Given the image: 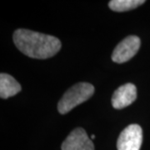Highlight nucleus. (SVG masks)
<instances>
[{
	"label": "nucleus",
	"instance_id": "1",
	"mask_svg": "<svg viewBox=\"0 0 150 150\" xmlns=\"http://www.w3.org/2000/svg\"><path fill=\"white\" fill-rule=\"evenodd\" d=\"M13 42L23 54L32 59L51 58L61 48V42L56 37L23 28L14 32Z\"/></svg>",
	"mask_w": 150,
	"mask_h": 150
},
{
	"label": "nucleus",
	"instance_id": "2",
	"mask_svg": "<svg viewBox=\"0 0 150 150\" xmlns=\"http://www.w3.org/2000/svg\"><path fill=\"white\" fill-rule=\"evenodd\" d=\"M94 93V87L88 83H79L71 87L63 95L58 104L61 114L70 112L74 108L89 99Z\"/></svg>",
	"mask_w": 150,
	"mask_h": 150
},
{
	"label": "nucleus",
	"instance_id": "3",
	"mask_svg": "<svg viewBox=\"0 0 150 150\" xmlns=\"http://www.w3.org/2000/svg\"><path fill=\"white\" fill-rule=\"evenodd\" d=\"M143 143V130L138 124L123 129L117 141L118 150H139Z\"/></svg>",
	"mask_w": 150,
	"mask_h": 150
},
{
	"label": "nucleus",
	"instance_id": "4",
	"mask_svg": "<svg viewBox=\"0 0 150 150\" xmlns=\"http://www.w3.org/2000/svg\"><path fill=\"white\" fill-rule=\"evenodd\" d=\"M140 43V38L137 36L126 37L115 47L112 54V60L117 64L129 61L138 53Z\"/></svg>",
	"mask_w": 150,
	"mask_h": 150
},
{
	"label": "nucleus",
	"instance_id": "5",
	"mask_svg": "<svg viewBox=\"0 0 150 150\" xmlns=\"http://www.w3.org/2000/svg\"><path fill=\"white\" fill-rule=\"evenodd\" d=\"M62 150H94V146L85 130L78 128L73 130L64 141Z\"/></svg>",
	"mask_w": 150,
	"mask_h": 150
},
{
	"label": "nucleus",
	"instance_id": "6",
	"mask_svg": "<svg viewBox=\"0 0 150 150\" xmlns=\"http://www.w3.org/2000/svg\"><path fill=\"white\" fill-rule=\"evenodd\" d=\"M137 98V88L133 83L120 86L113 93L112 105L116 109H122L129 106Z\"/></svg>",
	"mask_w": 150,
	"mask_h": 150
},
{
	"label": "nucleus",
	"instance_id": "7",
	"mask_svg": "<svg viewBox=\"0 0 150 150\" xmlns=\"http://www.w3.org/2000/svg\"><path fill=\"white\" fill-rule=\"evenodd\" d=\"M20 91L21 86L13 77L4 73L0 74V97L2 98L14 96Z\"/></svg>",
	"mask_w": 150,
	"mask_h": 150
},
{
	"label": "nucleus",
	"instance_id": "8",
	"mask_svg": "<svg viewBox=\"0 0 150 150\" xmlns=\"http://www.w3.org/2000/svg\"><path fill=\"white\" fill-rule=\"evenodd\" d=\"M144 3V0H112L108 3V7L114 12H125L134 9Z\"/></svg>",
	"mask_w": 150,
	"mask_h": 150
},
{
	"label": "nucleus",
	"instance_id": "9",
	"mask_svg": "<svg viewBox=\"0 0 150 150\" xmlns=\"http://www.w3.org/2000/svg\"><path fill=\"white\" fill-rule=\"evenodd\" d=\"M91 139H94V135H93H93L91 136Z\"/></svg>",
	"mask_w": 150,
	"mask_h": 150
}]
</instances>
